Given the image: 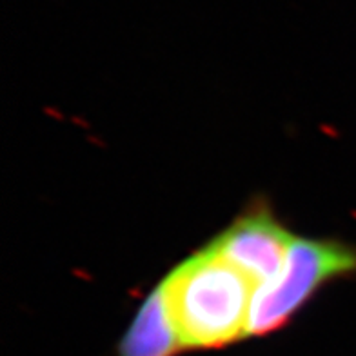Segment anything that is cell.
Instances as JSON below:
<instances>
[{
    "mask_svg": "<svg viewBox=\"0 0 356 356\" xmlns=\"http://www.w3.org/2000/svg\"><path fill=\"white\" fill-rule=\"evenodd\" d=\"M295 236L269 202L254 198L207 244L244 273L258 289L280 275Z\"/></svg>",
    "mask_w": 356,
    "mask_h": 356,
    "instance_id": "3957f363",
    "label": "cell"
},
{
    "mask_svg": "<svg viewBox=\"0 0 356 356\" xmlns=\"http://www.w3.org/2000/svg\"><path fill=\"white\" fill-rule=\"evenodd\" d=\"M160 286L184 351L245 340L257 287L209 244L184 258Z\"/></svg>",
    "mask_w": 356,
    "mask_h": 356,
    "instance_id": "6da1fadb",
    "label": "cell"
},
{
    "mask_svg": "<svg viewBox=\"0 0 356 356\" xmlns=\"http://www.w3.org/2000/svg\"><path fill=\"white\" fill-rule=\"evenodd\" d=\"M182 351L159 282L126 329L118 343V356H177Z\"/></svg>",
    "mask_w": 356,
    "mask_h": 356,
    "instance_id": "277c9868",
    "label": "cell"
},
{
    "mask_svg": "<svg viewBox=\"0 0 356 356\" xmlns=\"http://www.w3.org/2000/svg\"><path fill=\"white\" fill-rule=\"evenodd\" d=\"M351 277H356L355 244L295 236L280 275L254 291L245 338L280 331L323 287Z\"/></svg>",
    "mask_w": 356,
    "mask_h": 356,
    "instance_id": "7a4b0ae2",
    "label": "cell"
}]
</instances>
